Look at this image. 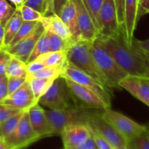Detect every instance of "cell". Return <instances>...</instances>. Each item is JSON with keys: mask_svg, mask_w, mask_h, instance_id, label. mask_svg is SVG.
Instances as JSON below:
<instances>
[{"mask_svg": "<svg viewBox=\"0 0 149 149\" xmlns=\"http://www.w3.org/2000/svg\"><path fill=\"white\" fill-rule=\"evenodd\" d=\"M18 10L21 14L23 21L40 22L44 17L43 15L38 12L37 10H34L29 6L24 5V4H23L18 9Z\"/></svg>", "mask_w": 149, "mask_h": 149, "instance_id": "obj_32", "label": "cell"}, {"mask_svg": "<svg viewBox=\"0 0 149 149\" xmlns=\"http://www.w3.org/2000/svg\"><path fill=\"white\" fill-rule=\"evenodd\" d=\"M23 20L21 14L18 10H16L14 14L12 15L10 20L7 22L4 26V36L3 41L2 47L7 48L10 45V42L17 33L19 28L23 23Z\"/></svg>", "mask_w": 149, "mask_h": 149, "instance_id": "obj_21", "label": "cell"}, {"mask_svg": "<svg viewBox=\"0 0 149 149\" xmlns=\"http://www.w3.org/2000/svg\"><path fill=\"white\" fill-rule=\"evenodd\" d=\"M0 149H10L9 146L3 138L0 140Z\"/></svg>", "mask_w": 149, "mask_h": 149, "instance_id": "obj_50", "label": "cell"}, {"mask_svg": "<svg viewBox=\"0 0 149 149\" xmlns=\"http://www.w3.org/2000/svg\"><path fill=\"white\" fill-rule=\"evenodd\" d=\"M149 11V0H138V21H139L141 17L148 14Z\"/></svg>", "mask_w": 149, "mask_h": 149, "instance_id": "obj_40", "label": "cell"}, {"mask_svg": "<svg viewBox=\"0 0 149 149\" xmlns=\"http://www.w3.org/2000/svg\"><path fill=\"white\" fill-rule=\"evenodd\" d=\"M36 60L41 61L45 66L63 65L67 61V51L47 52L41 55Z\"/></svg>", "mask_w": 149, "mask_h": 149, "instance_id": "obj_25", "label": "cell"}, {"mask_svg": "<svg viewBox=\"0 0 149 149\" xmlns=\"http://www.w3.org/2000/svg\"><path fill=\"white\" fill-rule=\"evenodd\" d=\"M37 23L38 22L36 21H32V22L23 21V23H22V25L20 26V27L19 28L17 33H16L15 36H14V38H13V39L12 40V42H10L8 47L15 45V44H17V42H20L21 39H23V38L26 37L27 35H29V33L33 31V29H34V27L36 26V23Z\"/></svg>", "mask_w": 149, "mask_h": 149, "instance_id": "obj_31", "label": "cell"}, {"mask_svg": "<svg viewBox=\"0 0 149 149\" xmlns=\"http://www.w3.org/2000/svg\"><path fill=\"white\" fill-rule=\"evenodd\" d=\"M23 111H21L18 112L16 114L13 115V116L9 118L7 120H6L5 122H4L0 125L1 132H2L3 139L7 140L14 135L17 125L20 122V118L23 115Z\"/></svg>", "mask_w": 149, "mask_h": 149, "instance_id": "obj_27", "label": "cell"}, {"mask_svg": "<svg viewBox=\"0 0 149 149\" xmlns=\"http://www.w3.org/2000/svg\"><path fill=\"white\" fill-rule=\"evenodd\" d=\"M28 113L32 128L40 139L55 135L45 114V110L39 103L31 106Z\"/></svg>", "mask_w": 149, "mask_h": 149, "instance_id": "obj_17", "label": "cell"}, {"mask_svg": "<svg viewBox=\"0 0 149 149\" xmlns=\"http://www.w3.org/2000/svg\"><path fill=\"white\" fill-rule=\"evenodd\" d=\"M117 149H129L127 148H127H117Z\"/></svg>", "mask_w": 149, "mask_h": 149, "instance_id": "obj_53", "label": "cell"}, {"mask_svg": "<svg viewBox=\"0 0 149 149\" xmlns=\"http://www.w3.org/2000/svg\"><path fill=\"white\" fill-rule=\"evenodd\" d=\"M132 46L145 62H149V39L138 40L134 37Z\"/></svg>", "mask_w": 149, "mask_h": 149, "instance_id": "obj_34", "label": "cell"}, {"mask_svg": "<svg viewBox=\"0 0 149 149\" xmlns=\"http://www.w3.org/2000/svg\"><path fill=\"white\" fill-rule=\"evenodd\" d=\"M60 135L62 137L63 148H69L85 142L91 136V132L87 125L77 124L65 127Z\"/></svg>", "mask_w": 149, "mask_h": 149, "instance_id": "obj_16", "label": "cell"}, {"mask_svg": "<svg viewBox=\"0 0 149 149\" xmlns=\"http://www.w3.org/2000/svg\"><path fill=\"white\" fill-rule=\"evenodd\" d=\"M26 81V78H23V77H7V90H8V95L11 94L13 92L17 90Z\"/></svg>", "mask_w": 149, "mask_h": 149, "instance_id": "obj_38", "label": "cell"}, {"mask_svg": "<svg viewBox=\"0 0 149 149\" xmlns=\"http://www.w3.org/2000/svg\"><path fill=\"white\" fill-rule=\"evenodd\" d=\"M90 43L83 40L75 41L67 50V61L95 79L106 89L113 91L107 78L101 72L92 56L90 50Z\"/></svg>", "mask_w": 149, "mask_h": 149, "instance_id": "obj_2", "label": "cell"}, {"mask_svg": "<svg viewBox=\"0 0 149 149\" xmlns=\"http://www.w3.org/2000/svg\"><path fill=\"white\" fill-rule=\"evenodd\" d=\"M81 1L84 4L86 10L90 14L92 20L97 29L99 34V29H100L99 13H100V8H101L104 0H81Z\"/></svg>", "mask_w": 149, "mask_h": 149, "instance_id": "obj_28", "label": "cell"}, {"mask_svg": "<svg viewBox=\"0 0 149 149\" xmlns=\"http://www.w3.org/2000/svg\"><path fill=\"white\" fill-rule=\"evenodd\" d=\"M45 66V65H44L41 61H38V60H35V61H33V62L29 63L27 64L28 74L38 71V70L44 68Z\"/></svg>", "mask_w": 149, "mask_h": 149, "instance_id": "obj_45", "label": "cell"}, {"mask_svg": "<svg viewBox=\"0 0 149 149\" xmlns=\"http://www.w3.org/2000/svg\"><path fill=\"white\" fill-rule=\"evenodd\" d=\"M4 28L3 25L0 23V47H2L3 41H4Z\"/></svg>", "mask_w": 149, "mask_h": 149, "instance_id": "obj_47", "label": "cell"}, {"mask_svg": "<svg viewBox=\"0 0 149 149\" xmlns=\"http://www.w3.org/2000/svg\"><path fill=\"white\" fill-rule=\"evenodd\" d=\"M5 76H6V75H0V80H1V79L3 78V77H5Z\"/></svg>", "mask_w": 149, "mask_h": 149, "instance_id": "obj_52", "label": "cell"}, {"mask_svg": "<svg viewBox=\"0 0 149 149\" xmlns=\"http://www.w3.org/2000/svg\"><path fill=\"white\" fill-rule=\"evenodd\" d=\"M68 1V0H54V12L55 14L59 15L61 10H62L64 4Z\"/></svg>", "mask_w": 149, "mask_h": 149, "instance_id": "obj_46", "label": "cell"}, {"mask_svg": "<svg viewBox=\"0 0 149 149\" xmlns=\"http://www.w3.org/2000/svg\"><path fill=\"white\" fill-rule=\"evenodd\" d=\"M61 77L70 79L75 82L90 89L111 107V103L113 97V91L106 89L95 79L73 65L68 61H65L64 63L63 72Z\"/></svg>", "mask_w": 149, "mask_h": 149, "instance_id": "obj_6", "label": "cell"}, {"mask_svg": "<svg viewBox=\"0 0 149 149\" xmlns=\"http://www.w3.org/2000/svg\"><path fill=\"white\" fill-rule=\"evenodd\" d=\"M125 0H114L118 16V21L124 36L125 31Z\"/></svg>", "mask_w": 149, "mask_h": 149, "instance_id": "obj_36", "label": "cell"}, {"mask_svg": "<svg viewBox=\"0 0 149 149\" xmlns=\"http://www.w3.org/2000/svg\"><path fill=\"white\" fill-rule=\"evenodd\" d=\"M0 103L20 111H28L38 103L31 89L29 81L26 80L17 90L0 101Z\"/></svg>", "mask_w": 149, "mask_h": 149, "instance_id": "obj_13", "label": "cell"}, {"mask_svg": "<svg viewBox=\"0 0 149 149\" xmlns=\"http://www.w3.org/2000/svg\"><path fill=\"white\" fill-rule=\"evenodd\" d=\"M28 75L27 64L15 57L12 56L7 65L6 76L26 78Z\"/></svg>", "mask_w": 149, "mask_h": 149, "instance_id": "obj_26", "label": "cell"}, {"mask_svg": "<svg viewBox=\"0 0 149 149\" xmlns=\"http://www.w3.org/2000/svg\"><path fill=\"white\" fill-rule=\"evenodd\" d=\"M7 95H8L7 77V76H5L0 80V101L5 98Z\"/></svg>", "mask_w": 149, "mask_h": 149, "instance_id": "obj_43", "label": "cell"}, {"mask_svg": "<svg viewBox=\"0 0 149 149\" xmlns=\"http://www.w3.org/2000/svg\"><path fill=\"white\" fill-rule=\"evenodd\" d=\"M100 115L127 142L147 130L146 126L137 123L123 113L112 110L111 108L102 111Z\"/></svg>", "mask_w": 149, "mask_h": 149, "instance_id": "obj_7", "label": "cell"}, {"mask_svg": "<svg viewBox=\"0 0 149 149\" xmlns=\"http://www.w3.org/2000/svg\"><path fill=\"white\" fill-rule=\"evenodd\" d=\"M48 40L49 52L67 51L68 48L75 42V39H64L55 33L46 31Z\"/></svg>", "mask_w": 149, "mask_h": 149, "instance_id": "obj_22", "label": "cell"}, {"mask_svg": "<svg viewBox=\"0 0 149 149\" xmlns=\"http://www.w3.org/2000/svg\"><path fill=\"white\" fill-rule=\"evenodd\" d=\"M38 103L49 110H65L77 107L63 77L55 79L49 90L39 98Z\"/></svg>", "mask_w": 149, "mask_h": 149, "instance_id": "obj_5", "label": "cell"}, {"mask_svg": "<svg viewBox=\"0 0 149 149\" xmlns=\"http://www.w3.org/2000/svg\"><path fill=\"white\" fill-rule=\"evenodd\" d=\"M121 89H125L132 96L149 106V81L142 77L127 75L119 83Z\"/></svg>", "mask_w": 149, "mask_h": 149, "instance_id": "obj_14", "label": "cell"}, {"mask_svg": "<svg viewBox=\"0 0 149 149\" xmlns=\"http://www.w3.org/2000/svg\"><path fill=\"white\" fill-rule=\"evenodd\" d=\"M100 111L97 109L75 107L65 110L45 111V114L54 134L61 135L65 127L77 124L87 125L90 119Z\"/></svg>", "mask_w": 149, "mask_h": 149, "instance_id": "obj_3", "label": "cell"}, {"mask_svg": "<svg viewBox=\"0 0 149 149\" xmlns=\"http://www.w3.org/2000/svg\"><path fill=\"white\" fill-rule=\"evenodd\" d=\"M90 132H91V136L93 137L97 149H115L108 141L102 138L97 132H94L91 129H90Z\"/></svg>", "mask_w": 149, "mask_h": 149, "instance_id": "obj_39", "label": "cell"}, {"mask_svg": "<svg viewBox=\"0 0 149 149\" xmlns=\"http://www.w3.org/2000/svg\"><path fill=\"white\" fill-rule=\"evenodd\" d=\"M56 79L45 78H32L26 79L29 81L35 99L38 103L39 98L49 90L53 81Z\"/></svg>", "mask_w": 149, "mask_h": 149, "instance_id": "obj_23", "label": "cell"}, {"mask_svg": "<svg viewBox=\"0 0 149 149\" xmlns=\"http://www.w3.org/2000/svg\"><path fill=\"white\" fill-rule=\"evenodd\" d=\"M64 65V64H63ZM63 65H51V66H45L44 68L29 73L26 77V79L32 78H45V79H57L61 77L63 72Z\"/></svg>", "mask_w": 149, "mask_h": 149, "instance_id": "obj_24", "label": "cell"}, {"mask_svg": "<svg viewBox=\"0 0 149 149\" xmlns=\"http://www.w3.org/2000/svg\"><path fill=\"white\" fill-rule=\"evenodd\" d=\"M90 50L98 68L107 78L112 88L120 90L119 83L128 74L113 60L110 54L95 40L90 44Z\"/></svg>", "mask_w": 149, "mask_h": 149, "instance_id": "obj_4", "label": "cell"}, {"mask_svg": "<svg viewBox=\"0 0 149 149\" xmlns=\"http://www.w3.org/2000/svg\"><path fill=\"white\" fill-rule=\"evenodd\" d=\"M76 6L79 30L81 40L93 42L98 36V31L81 0H73Z\"/></svg>", "mask_w": 149, "mask_h": 149, "instance_id": "obj_15", "label": "cell"}, {"mask_svg": "<svg viewBox=\"0 0 149 149\" xmlns=\"http://www.w3.org/2000/svg\"><path fill=\"white\" fill-rule=\"evenodd\" d=\"M55 14L54 12V0H44L43 15L47 16Z\"/></svg>", "mask_w": 149, "mask_h": 149, "instance_id": "obj_44", "label": "cell"}, {"mask_svg": "<svg viewBox=\"0 0 149 149\" xmlns=\"http://www.w3.org/2000/svg\"><path fill=\"white\" fill-rule=\"evenodd\" d=\"M45 29L41 22H38L36 26L29 35L17 42L13 46L5 48L9 53L13 57L18 58L27 64L28 59L42 35L45 33Z\"/></svg>", "mask_w": 149, "mask_h": 149, "instance_id": "obj_12", "label": "cell"}, {"mask_svg": "<svg viewBox=\"0 0 149 149\" xmlns=\"http://www.w3.org/2000/svg\"><path fill=\"white\" fill-rule=\"evenodd\" d=\"M148 129H149V128H148Z\"/></svg>", "mask_w": 149, "mask_h": 149, "instance_id": "obj_56", "label": "cell"}, {"mask_svg": "<svg viewBox=\"0 0 149 149\" xmlns=\"http://www.w3.org/2000/svg\"><path fill=\"white\" fill-rule=\"evenodd\" d=\"M148 14H149V11H148Z\"/></svg>", "mask_w": 149, "mask_h": 149, "instance_id": "obj_55", "label": "cell"}, {"mask_svg": "<svg viewBox=\"0 0 149 149\" xmlns=\"http://www.w3.org/2000/svg\"><path fill=\"white\" fill-rule=\"evenodd\" d=\"M40 22L45 31L52 32L64 39H74L68 28L58 15L51 14L44 16Z\"/></svg>", "mask_w": 149, "mask_h": 149, "instance_id": "obj_20", "label": "cell"}, {"mask_svg": "<svg viewBox=\"0 0 149 149\" xmlns=\"http://www.w3.org/2000/svg\"><path fill=\"white\" fill-rule=\"evenodd\" d=\"M9 1L14 4V7H15L16 10H18L23 4V0H9Z\"/></svg>", "mask_w": 149, "mask_h": 149, "instance_id": "obj_48", "label": "cell"}, {"mask_svg": "<svg viewBox=\"0 0 149 149\" xmlns=\"http://www.w3.org/2000/svg\"><path fill=\"white\" fill-rule=\"evenodd\" d=\"M24 5L29 6L43 15L44 12V0H26L24 3Z\"/></svg>", "mask_w": 149, "mask_h": 149, "instance_id": "obj_41", "label": "cell"}, {"mask_svg": "<svg viewBox=\"0 0 149 149\" xmlns=\"http://www.w3.org/2000/svg\"><path fill=\"white\" fill-rule=\"evenodd\" d=\"M12 55L4 47H0V75H6L7 65Z\"/></svg>", "mask_w": 149, "mask_h": 149, "instance_id": "obj_35", "label": "cell"}, {"mask_svg": "<svg viewBox=\"0 0 149 149\" xmlns=\"http://www.w3.org/2000/svg\"><path fill=\"white\" fill-rule=\"evenodd\" d=\"M129 149H149V129L127 142Z\"/></svg>", "mask_w": 149, "mask_h": 149, "instance_id": "obj_30", "label": "cell"}, {"mask_svg": "<svg viewBox=\"0 0 149 149\" xmlns=\"http://www.w3.org/2000/svg\"><path fill=\"white\" fill-rule=\"evenodd\" d=\"M21 111L0 103V125Z\"/></svg>", "mask_w": 149, "mask_h": 149, "instance_id": "obj_37", "label": "cell"}, {"mask_svg": "<svg viewBox=\"0 0 149 149\" xmlns=\"http://www.w3.org/2000/svg\"><path fill=\"white\" fill-rule=\"evenodd\" d=\"M63 149H97V146L95 145L94 140H93V137L90 136L85 142L83 143L80 146L77 147H74V148H63Z\"/></svg>", "mask_w": 149, "mask_h": 149, "instance_id": "obj_42", "label": "cell"}, {"mask_svg": "<svg viewBox=\"0 0 149 149\" xmlns=\"http://www.w3.org/2000/svg\"><path fill=\"white\" fill-rule=\"evenodd\" d=\"M96 40L125 72L130 75L143 77L146 72L145 61L133 47H128L123 34L118 37L97 36Z\"/></svg>", "mask_w": 149, "mask_h": 149, "instance_id": "obj_1", "label": "cell"}, {"mask_svg": "<svg viewBox=\"0 0 149 149\" xmlns=\"http://www.w3.org/2000/svg\"><path fill=\"white\" fill-rule=\"evenodd\" d=\"M3 136H2V132H1V127H0V140L2 139Z\"/></svg>", "mask_w": 149, "mask_h": 149, "instance_id": "obj_51", "label": "cell"}, {"mask_svg": "<svg viewBox=\"0 0 149 149\" xmlns=\"http://www.w3.org/2000/svg\"><path fill=\"white\" fill-rule=\"evenodd\" d=\"M101 111L90 119L87 123L89 127L104 138L115 149L127 148V141L110 124L102 118L100 115Z\"/></svg>", "mask_w": 149, "mask_h": 149, "instance_id": "obj_11", "label": "cell"}, {"mask_svg": "<svg viewBox=\"0 0 149 149\" xmlns=\"http://www.w3.org/2000/svg\"><path fill=\"white\" fill-rule=\"evenodd\" d=\"M47 52H49V47H48L47 36L46 31H45V33L39 38L35 47H33V50H32L30 56L28 59L27 64L33 62V61L37 59L38 57Z\"/></svg>", "mask_w": 149, "mask_h": 149, "instance_id": "obj_29", "label": "cell"}, {"mask_svg": "<svg viewBox=\"0 0 149 149\" xmlns=\"http://www.w3.org/2000/svg\"><path fill=\"white\" fill-rule=\"evenodd\" d=\"M15 11V7L12 6L7 0H0V23L4 27Z\"/></svg>", "mask_w": 149, "mask_h": 149, "instance_id": "obj_33", "label": "cell"}, {"mask_svg": "<svg viewBox=\"0 0 149 149\" xmlns=\"http://www.w3.org/2000/svg\"><path fill=\"white\" fill-rule=\"evenodd\" d=\"M63 78L65 79L77 107L97 109L101 111L111 108L90 89L66 77Z\"/></svg>", "mask_w": 149, "mask_h": 149, "instance_id": "obj_8", "label": "cell"}, {"mask_svg": "<svg viewBox=\"0 0 149 149\" xmlns=\"http://www.w3.org/2000/svg\"><path fill=\"white\" fill-rule=\"evenodd\" d=\"M143 77L149 81V62H146V72Z\"/></svg>", "mask_w": 149, "mask_h": 149, "instance_id": "obj_49", "label": "cell"}, {"mask_svg": "<svg viewBox=\"0 0 149 149\" xmlns=\"http://www.w3.org/2000/svg\"><path fill=\"white\" fill-rule=\"evenodd\" d=\"M26 1V0H23V3H24Z\"/></svg>", "mask_w": 149, "mask_h": 149, "instance_id": "obj_54", "label": "cell"}, {"mask_svg": "<svg viewBox=\"0 0 149 149\" xmlns=\"http://www.w3.org/2000/svg\"><path fill=\"white\" fill-rule=\"evenodd\" d=\"M40 140L32 128L28 111H24L14 135L4 140L10 149H24Z\"/></svg>", "mask_w": 149, "mask_h": 149, "instance_id": "obj_10", "label": "cell"}, {"mask_svg": "<svg viewBox=\"0 0 149 149\" xmlns=\"http://www.w3.org/2000/svg\"><path fill=\"white\" fill-rule=\"evenodd\" d=\"M58 16L68 28L72 34L73 38L76 41L81 40L78 22H77V10L73 0H68V1L63 7Z\"/></svg>", "mask_w": 149, "mask_h": 149, "instance_id": "obj_19", "label": "cell"}, {"mask_svg": "<svg viewBox=\"0 0 149 149\" xmlns=\"http://www.w3.org/2000/svg\"><path fill=\"white\" fill-rule=\"evenodd\" d=\"M138 0L125 1V31L124 38L128 47H132L134 33L138 23Z\"/></svg>", "mask_w": 149, "mask_h": 149, "instance_id": "obj_18", "label": "cell"}, {"mask_svg": "<svg viewBox=\"0 0 149 149\" xmlns=\"http://www.w3.org/2000/svg\"><path fill=\"white\" fill-rule=\"evenodd\" d=\"M98 36L118 37L123 34L118 21L114 0H104L99 13Z\"/></svg>", "mask_w": 149, "mask_h": 149, "instance_id": "obj_9", "label": "cell"}]
</instances>
